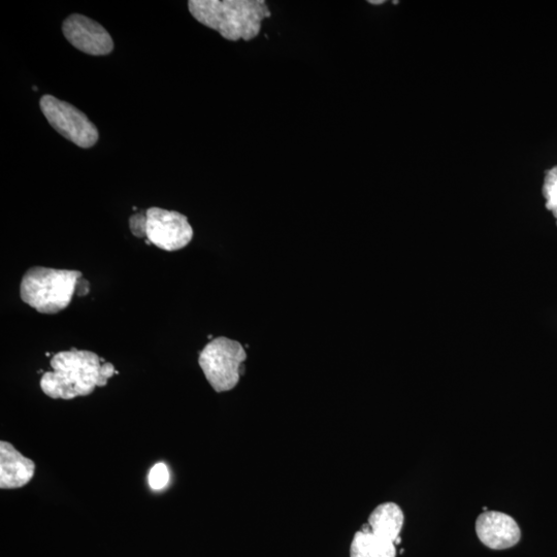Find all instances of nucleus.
I'll return each mask as SVG.
<instances>
[{
	"label": "nucleus",
	"mask_w": 557,
	"mask_h": 557,
	"mask_svg": "<svg viewBox=\"0 0 557 557\" xmlns=\"http://www.w3.org/2000/svg\"><path fill=\"white\" fill-rule=\"evenodd\" d=\"M51 367L53 372H46L40 385L45 395L54 400L90 396L96 387L106 386L117 373L111 363L103 365L94 352L77 349L55 354Z\"/></svg>",
	"instance_id": "nucleus-1"
},
{
	"label": "nucleus",
	"mask_w": 557,
	"mask_h": 557,
	"mask_svg": "<svg viewBox=\"0 0 557 557\" xmlns=\"http://www.w3.org/2000/svg\"><path fill=\"white\" fill-rule=\"evenodd\" d=\"M188 10L196 21L231 42L256 39L262 21L272 16L265 0H190Z\"/></svg>",
	"instance_id": "nucleus-2"
},
{
	"label": "nucleus",
	"mask_w": 557,
	"mask_h": 557,
	"mask_svg": "<svg viewBox=\"0 0 557 557\" xmlns=\"http://www.w3.org/2000/svg\"><path fill=\"white\" fill-rule=\"evenodd\" d=\"M82 273L43 267L29 269L22 278V301L43 314L67 309L77 291Z\"/></svg>",
	"instance_id": "nucleus-3"
},
{
	"label": "nucleus",
	"mask_w": 557,
	"mask_h": 557,
	"mask_svg": "<svg viewBox=\"0 0 557 557\" xmlns=\"http://www.w3.org/2000/svg\"><path fill=\"white\" fill-rule=\"evenodd\" d=\"M247 354L243 346L224 337L209 343L200 354L199 364L216 392L234 389L241 377Z\"/></svg>",
	"instance_id": "nucleus-4"
},
{
	"label": "nucleus",
	"mask_w": 557,
	"mask_h": 557,
	"mask_svg": "<svg viewBox=\"0 0 557 557\" xmlns=\"http://www.w3.org/2000/svg\"><path fill=\"white\" fill-rule=\"evenodd\" d=\"M40 107L57 133L78 147L91 148L100 138L96 126L73 105L47 94L41 98Z\"/></svg>",
	"instance_id": "nucleus-5"
},
{
	"label": "nucleus",
	"mask_w": 557,
	"mask_h": 557,
	"mask_svg": "<svg viewBox=\"0 0 557 557\" xmlns=\"http://www.w3.org/2000/svg\"><path fill=\"white\" fill-rule=\"evenodd\" d=\"M145 235L149 243L166 251L185 248L193 238L186 216L175 211L150 208L146 211Z\"/></svg>",
	"instance_id": "nucleus-6"
},
{
	"label": "nucleus",
	"mask_w": 557,
	"mask_h": 557,
	"mask_svg": "<svg viewBox=\"0 0 557 557\" xmlns=\"http://www.w3.org/2000/svg\"><path fill=\"white\" fill-rule=\"evenodd\" d=\"M62 31L76 49L92 56H104L114 50L109 32L100 23L80 14L64 20Z\"/></svg>",
	"instance_id": "nucleus-7"
},
{
	"label": "nucleus",
	"mask_w": 557,
	"mask_h": 557,
	"mask_svg": "<svg viewBox=\"0 0 557 557\" xmlns=\"http://www.w3.org/2000/svg\"><path fill=\"white\" fill-rule=\"evenodd\" d=\"M476 533L486 547L494 550L514 547L521 538L517 522L511 516L497 511H486L477 518Z\"/></svg>",
	"instance_id": "nucleus-8"
},
{
	"label": "nucleus",
	"mask_w": 557,
	"mask_h": 557,
	"mask_svg": "<svg viewBox=\"0 0 557 557\" xmlns=\"http://www.w3.org/2000/svg\"><path fill=\"white\" fill-rule=\"evenodd\" d=\"M35 473L34 461L22 455L11 443L0 442V488H22L34 478Z\"/></svg>",
	"instance_id": "nucleus-9"
},
{
	"label": "nucleus",
	"mask_w": 557,
	"mask_h": 557,
	"mask_svg": "<svg viewBox=\"0 0 557 557\" xmlns=\"http://www.w3.org/2000/svg\"><path fill=\"white\" fill-rule=\"evenodd\" d=\"M397 544L370 529L368 523L357 532L350 547V557H397Z\"/></svg>",
	"instance_id": "nucleus-10"
},
{
	"label": "nucleus",
	"mask_w": 557,
	"mask_h": 557,
	"mask_svg": "<svg viewBox=\"0 0 557 557\" xmlns=\"http://www.w3.org/2000/svg\"><path fill=\"white\" fill-rule=\"evenodd\" d=\"M405 516L395 503L379 505L369 517L368 526L371 530L380 533L397 545L401 542V532L404 527Z\"/></svg>",
	"instance_id": "nucleus-11"
},
{
	"label": "nucleus",
	"mask_w": 557,
	"mask_h": 557,
	"mask_svg": "<svg viewBox=\"0 0 557 557\" xmlns=\"http://www.w3.org/2000/svg\"><path fill=\"white\" fill-rule=\"evenodd\" d=\"M543 193L546 199V208L553 213L557 220V167L546 174Z\"/></svg>",
	"instance_id": "nucleus-12"
},
{
	"label": "nucleus",
	"mask_w": 557,
	"mask_h": 557,
	"mask_svg": "<svg viewBox=\"0 0 557 557\" xmlns=\"http://www.w3.org/2000/svg\"><path fill=\"white\" fill-rule=\"evenodd\" d=\"M149 484L152 489L160 490L165 488L170 482V472L165 464L155 465L149 474Z\"/></svg>",
	"instance_id": "nucleus-13"
},
{
	"label": "nucleus",
	"mask_w": 557,
	"mask_h": 557,
	"mask_svg": "<svg viewBox=\"0 0 557 557\" xmlns=\"http://www.w3.org/2000/svg\"><path fill=\"white\" fill-rule=\"evenodd\" d=\"M146 225V212L135 214L129 218V227L131 233L138 238H144Z\"/></svg>",
	"instance_id": "nucleus-14"
},
{
	"label": "nucleus",
	"mask_w": 557,
	"mask_h": 557,
	"mask_svg": "<svg viewBox=\"0 0 557 557\" xmlns=\"http://www.w3.org/2000/svg\"><path fill=\"white\" fill-rule=\"evenodd\" d=\"M369 3H370L371 5L377 6V5H382V4H384L385 2H384V0H381V2H369Z\"/></svg>",
	"instance_id": "nucleus-15"
}]
</instances>
